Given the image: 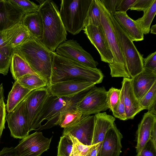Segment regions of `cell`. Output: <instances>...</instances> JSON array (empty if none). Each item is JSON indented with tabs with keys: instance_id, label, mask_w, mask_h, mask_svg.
<instances>
[{
	"instance_id": "1",
	"label": "cell",
	"mask_w": 156,
	"mask_h": 156,
	"mask_svg": "<svg viewBox=\"0 0 156 156\" xmlns=\"http://www.w3.org/2000/svg\"><path fill=\"white\" fill-rule=\"evenodd\" d=\"M13 52L20 56L34 71L44 80L47 88L50 86L55 52L49 49L41 40L31 37L15 48Z\"/></svg>"
},
{
	"instance_id": "2",
	"label": "cell",
	"mask_w": 156,
	"mask_h": 156,
	"mask_svg": "<svg viewBox=\"0 0 156 156\" xmlns=\"http://www.w3.org/2000/svg\"><path fill=\"white\" fill-rule=\"evenodd\" d=\"M104 75L101 70L89 67L57 54L53 56L51 85L73 80H85L96 84L101 83Z\"/></svg>"
},
{
	"instance_id": "3",
	"label": "cell",
	"mask_w": 156,
	"mask_h": 156,
	"mask_svg": "<svg viewBox=\"0 0 156 156\" xmlns=\"http://www.w3.org/2000/svg\"><path fill=\"white\" fill-rule=\"evenodd\" d=\"M38 11L43 22V31L41 41L53 52L66 41L67 35L57 5L52 0L41 1Z\"/></svg>"
},
{
	"instance_id": "4",
	"label": "cell",
	"mask_w": 156,
	"mask_h": 156,
	"mask_svg": "<svg viewBox=\"0 0 156 156\" xmlns=\"http://www.w3.org/2000/svg\"><path fill=\"white\" fill-rule=\"evenodd\" d=\"M90 90L69 97H59L50 93L37 117L34 130L46 129L57 125L61 112L76 108L78 103Z\"/></svg>"
},
{
	"instance_id": "5",
	"label": "cell",
	"mask_w": 156,
	"mask_h": 156,
	"mask_svg": "<svg viewBox=\"0 0 156 156\" xmlns=\"http://www.w3.org/2000/svg\"><path fill=\"white\" fill-rule=\"evenodd\" d=\"M101 12L100 27L104 34L113 56L112 62L109 64L112 77L130 78L125 58L111 20L109 13L100 0H95Z\"/></svg>"
},
{
	"instance_id": "6",
	"label": "cell",
	"mask_w": 156,
	"mask_h": 156,
	"mask_svg": "<svg viewBox=\"0 0 156 156\" xmlns=\"http://www.w3.org/2000/svg\"><path fill=\"white\" fill-rule=\"evenodd\" d=\"M92 0H62L59 13L66 31L75 35L85 28V21Z\"/></svg>"
},
{
	"instance_id": "7",
	"label": "cell",
	"mask_w": 156,
	"mask_h": 156,
	"mask_svg": "<svg viewBox=\"0 0 156 156\" xmlns=\"http://www.w3.org/2000/svg\"><path fill=\"white\" fill-rule=\"evenodd\" d=\"M109 16L128 70L132 79L144 69L143 55L137 50L133 41L119 25L114 16L109 13Z\"/></svg>"
},
{
	"instance_id": "8",
	"label": "cell",
	"mask_w": 156,
	"mask_h": 156,
	"mask_svg": "<svg viewBox=\"0 0 156 156\" xmlns=\"http://www.w3.org/2000/svg\"><path fill=\"white\" fill-rule=\"evenodd\" d=\"M107 93L104 87L94 86L78 103L76 109L84 116L106 111L109 108L106 102Z\"/></svg>"
},
{
	"instance_id": "9",
	"label": "cell",
	"mask_w": 156,
	"mask_h": 156,
	"mask_svg": "<svg viewBox=\"0 0 156 156\" xmlns=\"http://www.w3.org/2000/svg\"><path fill=\"white\" fill-rule=\"evenodd\" d=\"M51 139L36 132L22 139L14 148L19 156H40L49 148Z\"/></svg>"
},
{
	"instance_id": "10",
	"label": "cell",
	"mask_w": 156,
	"mask_h": 156,
	"mask_svg": "<svg viewBox=\"0 0 156 156\" xmlns=\"http://www.w3.org/2000/svg\"><path fill=\"white\" fill-rule=\"evenodd\" d=\"M55 53L59 55L74 61L84 66L96 68L98 62L85 51L76 41L69 40L60 44Z\"/></svg>"
},
{
	"instance_id": "11",
	"label": "cell",
	"mask_w": 156,
	"mask_h": 156,
	"mask_svg": "<svg viewBox=\"0 0 156 156\" xmlns=\"http://www.w3.org/2000/svg\"><path fill=\"white\" fill-rule=\"evenodd\" d=\"M11 136L14 138L22 139L30 132L25 110L24 99L5 117Z\"/></svg>"
},
{
	"instance_id": "12",
	"label": "cell",
	"mask_w": 156,
	"mask_h": 156,
	"mask_svg": "<svg viewBox=\"0 0 156 156\" xmlns=\"http://www.w3.org/2000/svg\"><path fill=\"white\" fill-rule=\"evenodd\" d=\"M50 93L47 87L32 90L24 99L30 132L34 130L37 117Z\"/></svg>"
},
{
	"instance_id": "13",
	"label": "cell",
	"mask_w": 156,
	"mask_h": 156,
	"mask_svg": "<svg viewBox=\"0 0 156 156\" xmlns=\"http://www.w3.org/2000/svg\"><path fill=\"white\" fill-rule=\"evenodd\" d=\"M96 84L91 82L80 80L63 81L51 85L47 88L50 93L59 97H69L90 89Z\"/></svg>"
},
{
	"instance_id": "14",
	"label": "cell",
	"mask_w": 156,
	"mask_h": 156,
	"mask_svg": "<svg viewBox=\"0 0 156 156\" xmlns=\"http://www.w3.org/2000/svg\"><path fill=\"white\" fill-rule=\"evenodd\" d=\"M94 122V115H83L77 123L64 128L62 135L69 134L85 145H92Z\"/></svg>"
},
{
	"instance_id": "15",
	"label": "cell",
	"mask_w": 156,
	"mask_h": 156,
	"mask_svg": "<svg viewBox=\"0 0 156 156\" xmlns=\"http://www.w3.org/2000/svg\"><path fill=\"white\" fill-rule=\"evenodd\" d=\"M83 30L91 43L98 51L101 60L109 64H111L113 62V56L100 27L89 25Z\"/></svg>"
},
{
	"instance_id": "16",
	"label": "cell",
	"mask_w": 156,
	"mask_h": 156,
	"mask_svg": "<svg viewBox=\"0 0 156 156\" xmlns=\"http://www.w3.org/2000/svg\"><path fill=\"white\" fill-rule=\"evenodd\" d=\"M122 138L114 123L106 134L97 156H119Z\"/></svg>"
},
{
	"instance_id": "17",
	"label": "cell",
	"mask_w": 156,
	"mask_h": 156,
	"mask_svg": "<svg viewBox=\"0 0 156 156\" xmlns=\"http://www.w3.org/2000/svg\"><path fill=\"white\" fill-rule=\"evenodd\" d=\"M24 15L8 0H0V32L21 22Z\"/></svg>"
},
{
	"instance_id": "18",
	"label": "cell",
	"mask_w": 156,
	"mask_h": 156,
	"mask_svg": "<svg viewBox=\"0 0 156 156\" xmlns=\"http://www.w3.org/2000/svg\"><path fill=\"white\" fill-rule=\"evenodd\" d=\"M123 100L127 120L133 119L135 116L144 109L134 93L131 79L123 78L122 82Z\"/></svg>"
},
{
	"instance_id": "19",
	"label": "cell",
	"mask_w": 156,
	"mask_h": 156,
	"mask_svg": "<svg viewBox=\"0 0 156 156\" xmlns=\"http://www.w3.org/2000/svg\"><path fill=\"white\" fill-rule=\"evenodd\" d=\"M134 94L137 99L141 98L156 82V73L146 68L131 79Z\"/></svg>"
},
{
	"instance_id": "20",
	"label": "cell",
	"mask_w": 156,
	"mask_h": 156,
	"mask_svg": "<svg viewBox=\"0 0 156 156\" xmlns=\"http://www.w3.org/2000/svg\"><path fill=\"white\" fill-rule=\"evenodd\" d=\"M114 17L120 27L133 41L144 40V34L135 21L130 18L126 12L116 11Z\"/></svg>"
},
{
	"instance_id": "21",
	"label": "cell",
	"mask_w": 156,
	"mask_h": 156,
	"mask_svg": "<svg viewBox=\"0 0 156 156\" xmlns=\"http://www.w3.org/2000/svg\"><path fill=\"white\" fill-rule=\"evenodd\" d=\"M95 122L92 145L100 144L102 142L107 132L115 123V118L107 114L106 112L95 114Z\"/></svg>"
},
{
	"instance_id": "22",
	"label": "cell",
	"mask_w": 156,
	"mask_h": 156,
	"mask_svg": "<svg viewBox=\"0 0 156 156\" xmlns=\"http://www.w3.org/2000/svg\"><path fill=\"white\" fill-rule=\"evenodd\" d=\"M156 122V115L149 111L144 113L137 131V153H139L150 139L151 129Z\"/></svg>"
},
{
	"instance_id": "23",
	"label": "cell",
	"mask_w": 156,
	"mask_h": 156,
	"mask_svg": "<svg viewBox=\"0 0 156 156\" xmlns=\"http://www.w3.org/2000/svg\"><path fill=\"white\" fill-rule=\"evenodd\" d=\"M22 23L28 30L31 37L41 41L43 34V24L38 11L25 14Z\"/></svg>"
},
{
	"instance_id": "24",
	"label": "cell",
	"mask_w": 156,
	"mask_h": 156,
	"mask_svg": "<svg viewBox=\"0 0 156 156\" xmlns=\"http://www.w3.org/2000/svg\"><path fill=\"white\" fill-rule=\"evenodd\" d=\"M32 91L15 81L8 95L6 105L7 112L10 113L13 111Z\"/></svg>"
},
{
	"instance_id": "25",
	"label": "cell",
	"mask_w": 156,
	"mask_h": 156,
	"mask_svg": "<svg viewBox=\"0 0 156 156\" xmlns=\"http://www.w3.org/2000/svg\"><path fill=\"white\" fill-rule=\"evenodd\" d=\"M10 69L15 81L26 74L35 73L20 56L13 52L11 57Z\"/></svg>"
},
{
	"instance_id": "26",
	"label": "cell",
	"mask_w": 156,
	"mask_h": 156,
	"mask_svg": "<svg viewBox=\"0 0 156 156\" xmlns=\"http://www.w3.org/2000/svg\"><path fill=\"white\" fill-rule=\"evenodd\" d=\"M23 27L22 22L0 32V50L9 56H11L12 52L8 47Z\"/></svg>"
},
{
	"instance_id": "27",
	"label": "cell",
	"mask_w": 156,
	"mask_h": 156,
	"mask_svg": "<svg viewBox=\"0 0 156 156\" xmlns=\"http://www.w3.org/2000/svg\"><path fill=\"white\" fill-rule=\"evenodd\" d=\"M156 14V0H153L148 8L144 12L143 16L135 21L143 34H148L152 22Z\"/></svg>"
},
{
	"instance_id": "28",
	"label": "cell",
	"mask_w": 156,
	"mask_h": 156,
	"mask_svg": "<svg viewBox=\"0 0 156 156\" xmlns=\"http://www.w3.org/2000/svg\"><path fill=\"white\" fill-rule=\"evenodd\" d=\"M83 116L82 113L76 108L67 109L61 112L57 125L64 129L68 128L79 121Z\"/></svg>"
},
{
	"instance_id": "29",
	"label": "cell",
	"mask_w": 156,
	"mask_h": 156,
	"mask_svg": "<svg viewBox=\"0 0 156 156\" xmlns=\"http://www.w3.org/2000/svg\"><path fill=\"white\" fill-rule=\"evenodd\" d=\"M16 81L24 87L32 90L47 87L44 80L35 73L26 74Z\"/></svg>"
},
{
	"instance_id": "30",
	"label": "cell",
	"mask_w": 156,
	"mask_h": 156,
	"mask_svg": "<svg viewBox=\"0 0 156 156\" xmlns=\"http://www.w3.org/2000/svg\"><path fill=\"white\" fill-rule=\"evenodd\" d=\"M100 21V10L95 0H92L85 21V27L89 25L99 27Z\"/></svg>"
},
{
	"instance_id": "31",
	"label": "cell",
	"mask_w": 156,
	"mask_h": 156,
	"mask_svg": "<svg viewBox=\"0 0 156 156\" xmlns=\"http://www.w3.org/2000/svg\"><path fill=\"white\" fill-rule=\"evenodd\" d=\"M12 5L21 10L24 14L38 11L39 5L28 0H8Z\"/></svg>"
},
{
	"instance_id": "32",
	"label": "cell",
	"mask_w": 156,
	"mask_h": 156,
	"mask_svg": "<svg viewBox=\"0 0 156 156\" xmlns=\"http://www.w3.org/2000/svg\"><path fill=\"white\" fill-rule=\"evenodd\" d=\"M73 146V142L69 135H62L58 146L57 156H70Z\"/></svg>"
},
{
	"instance_id": "33",
	"label": "cell",
	"mask_w": 156,
	"mask_h": 156,
	"mask_svg": "<svg viewBox=\"0 0 156 156\" xmlns=\"http://www.w3.org/2000/svg\"><path fill=\"white\" fill-rule=\"evenodd\" d=\"M68 135L70 136L73 143V150L70 156H86L93 145H85L76 138Z\"/></svg>"
},
{
	"instance_id": "34",
	"label": "cell",
	"mask_w": 156,
	"mask_h": 156,
	"mask_svg": "<svg viewBox=\"0 0 156 156\" xmlns=\"http://www.w3.org/2000/svg\"><path fill=\"white\" fill-rule=\"evenodd\" d=\"M31 37L27 29L23 26L22 30L9 44L8 48L12 52L15 48L20 45Z\"/></svg>"
},
{
	"instance_id": "35",
	"label": "cell",
	"mask_w": 156,
	"mask_h": 156,
	"mask_svg": "<svg viewBox=\"0 0 156 156\" xmlns=\"http://www.w3.org/2000/svg\"><path fill=\"white\" fill-rule=\"evenodd\" d=\"M156 100V82L155 83L148 92L139 100L142 107L148 110L152 103Z\"/></svg>"
},
{
	"instance_id": "36",
	"label": "cell",
	"mask_w": 156,
	"mask_h": 156,
	"mask_svg": "<svg viewBox=\"0 0 156 156\" xmlns=\"http://www.w3.org/2000/svg\"><path fill=\"white\" fill-rule=\"evenodd\" d=\"M121 89L113 87L110 88L107 93L106 102L108 108L112 111L117 105L119 100Z\"/></svg>"
},
{
	"instance_id": "37",
	"label": "cell",
	"mask_w": 156,
	"mask_h": 156,
	"mask_svg": "<svg viewBox=\"0 0 156 156\" xmlns=\"http://www.w3.org/2000/svg\"><path fill=\"white\" fill-rule=\"evenodd\" d=\"M120 98L117 105L112 111L113 115L116 118L122 120H127L123 100V91L121 88Z\"/></svg>"
},
{
	"instance_id": "38",
	"label": "cell",
	"mask_w": 156,
	"mask_h": 156,
	"mask_svg": "<svg viewBox=\"0 0 156 156\" xmlns=\"http://www.w3.org/2000/svg\"><path fill=\"white\" fill-rule=\"evenodd\" d=\"M12 56H9L0 50V73L7 74L10 67Z\"/></svg>"
},
{
	"instance_id": "39",
	"label": "cell",
	"mask_w": 156,
	"mask_h": 156,
	"mask_svg": "<svg viewBox=\"0 0 156 156\" xmlns=\"http://www.w3.org/2000/svg\"><path fill=\"white\" fill-rule=\"evenodd\" d=\"M136 156H156V146L150 139Z\"/></svg>"
},
{
	"instance_id": "40",
	"label": "cell",
	"mask_w": 156,
	"mask_h": 156,
	"mask_svg": "<svg viewBox=\"0 0 156 156\" xmlns=\"http://www.w3.org/2000/svg\"><path fill=\"white\" fill-rule=\"evenodd\" d=\"M144 68L150 69L156 73V52L151 53L143 58Z\"/></svg>"
},
{
	"instance_id": "41",
	"label": "cell",
	"mask_w": 156,
	"mask_h": 156,
	"mask_svg": "<svg viewBox=\"0 0 156 156\" xmlns=\"http://www.w3.org/2000/svg\"><path fill=\"white\" fill-rule=\"evenodd\" d=\"M153 0H136L129 9L130 10L144 12L149 6Z\"/></svg>"
},
{
	"instance_id": "42",
	"label": "cell",
	"mask_w": 156,
	"mask_h": 156,
	"mask_svg": "<svg viewBox=\"0 0 156 156\" xmlns=\"http://www.w3.org/2000/svg\"><path fill=\"white\" fill-rule=\"evenodd\" d=\"M6 110V105L2 98L0 100V136L5 129Z\"/></svg>"
},
{
	"instance_id": "43",
	"label": "cell",
	"mask_w": 156,
	"mask_h": 156,
	"mask_svg": "<svg viewBox=\"0 0 156 156\" xmlns=\"http://www.w3.org/2000/svg\"><path fill=\"white\" fill-rule=\"evenodd\" d=\"M136 0H119L116 11L126 12L132 6Z\"/></svg>"
},
{
	"instance_id": "44",
	"label": "cell",
	"mask_w": 156,
	"mask_h": 156,
	"mask_svg": "<svg viewBox=\"0 0 156 156\" xmlns=\"http://www.w3.org/2000/svg\"><path fill=\"white\" fill-rule=\"evenodd\" d=\"M106 9L112 15L114 16L116 12V7L119 0H101Z\"/></svg>"
},
{
	"instance_id": "45",
	"label": "cell",
	"mask_w": 156,
	"mask_h": 156,
	"mask_svg": "<svg viewBox=\"0 0 156 156\" xmlns=\"http://www.w3.org/2000/svg\"><path fill=\"white\" fill-rule=\"evenodd\" d=\"M0 156H19L17 152L13 147H5L0 151Z\"/></svg>"
},
{
	"instance_id": "46",
	"label": "cell",
	"mask_w": 156,
	"mask_h": 156,
	"mask_svg": "<svg viewBox=\"0 0 156 156\" xmlns=\"http://www.w3.org/2000/svg\"><path fill=\"white\" fill-rule=\"evenodd\" d=\"M150 139L155 146H156V122H155L151 129Z\"/></svg>"
},
{
	"instance_id": "47",
	"label": "cell",
	"mask_w": 156,
	"mask_h": 156,
	"mask_svg": "<svg viewBox=\"0 0 156 156\" xmlns=\"http://www.w3.org/2000/svg\"><path fill=\"white\" fill-rule=\"evenodd\" d=\"M148 110L153 114L156 115V100L152 103Z\"/></svg>"
},
{
	"instance_id": "48",
	"label": "cell",
	"mask_w": 156,
	"mask_h": 156,
	"mask_svg": "<svg viewBox=\"0 0 156 156\" xmlns=\"http://www.w3.org/2000/svg\"><path fill=\"white\" fill-rule=\"evenodd\" d=\"M4 91L3 84L2 83L0 85V100L4 98Z\"/></svg>"
},
{
	"instance_id": "49",
	"label": "cell",
	"mask_w": 156,
	"mask_h": 156,
	"mask_svg": "<svg viewBox=\"0 0 156 156\" xmlns=\"http://www.w3.org/2000/svg\"><path fill=\"white\" fill-rule=\"evenodd\" d=\"M151 33L156 34V24L152 26L150 29Z\"/></svg>"
},
{
	"instance_id": "50",
	"label": "cell",
	"mask_w": 156,
	"mask_h": 156,
	"mask_svg": "<svg viewBox=\"0 0 156 156\" xmlns=\"http://www.w3.org/2000/svg\"><path fill=\"white\" fill-rule=\"evenodd\" d=\"M1 137V136H0V139Z\"/></svg>"
}]
</instances>
